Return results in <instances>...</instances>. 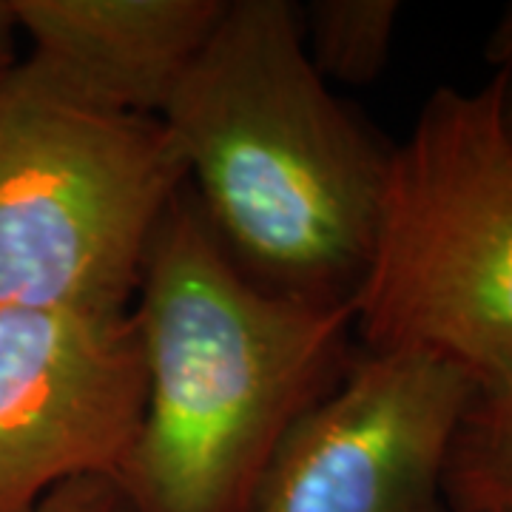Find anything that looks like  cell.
I'll return each instance as SVG.
<instances>
[{
    "instance_id": "5b68a950",
    "label": "cell",
    "mask_w": 512,
    "mask_h": 512,
    "mask_svg": "<svg viewBox=\"0 0 512 512\" xmlns=\"http://www.w3.org/2000/svg\"><path fill=\"white\" fill-rule=\"evenodd\" d=\"M478 387L421 350H365L296 421L248 512H453L447 461Z\"/></svg>"
},
{
    "instance_id": "6da1fadb",
    "label": "cell",
    "mask_w": 512,
    "mask_h": 512,
    "mask_svg": "<svg viewBox=\"0 0 512 512\" xmlns=\"http://www.w3.org/2000/svg\"><path fill=\"white\" fill-rule=\"evenodd\" d=\"M185 188L262 288L348 305L367 274L390 148L308 57L288 0H228L163 111Z\"/></svg>"
},
{
    "instance_id": "3957f363",
    "label": "cell",
    "mask_w": 512,
    "mask_h": 512,
    "mask_svg": "<svg viewBox=\"0 0 512 512\" xmlns=\"http://www.w3.org/2000/svg\"><path fill=\"white\" fill-rule=\"evenodd\" d=\"M512 69L439 86L390 148L367 274L353 296L365 350H421L478 393H512Z\"/></svg>"
},
{
    "instance_id": "52a82bcc",
    "label": "cell",
    "mask_w": 512,
    "mask_h": 512,
    "mask_svg": "<svg viewBox=\"0 0 512 512\" xmlns=\"http://www.w3.org/2000/svg\"><path fill=\"white\" fill-rule=\"evenodd\" d=\"M228 0H9L29 57L106 109L163 117Z\"/></svg>"
},
{
    "instance_id": "4fadbf2b",
    "label": "cell",
    "mask_w": 512,
    "mask_h": 512,
    "mask_svg": "<svg viewBox=\"0 0 512 512\" xmlns=\"http://www.w3.org/2000/svg\"><path fill=\"white\" fill-rule=\"evenodd\" d=\"M504 126H507V131H510V137H512V83H510V92H507V97H504Z\"/></svg>"
},
{
    "instance_id": "30bf717a",
    "label": "cell",
    "mask_w": 512,
    "mask_h": 512,
    "mask_svg": "<svg viewBox=\"0 0 512 512\" xmlns=\"http://www.w3.org/2000/svg\"><path fill=\"white\" fill-rule=\"evenodd\" d=\"M29 512H131V504L114 478H77L43 495Z\"/></svg>"
},
{
    "instance_id": "7a4b0ae2",
    "label": "cell",
    "mask_w": 512,
    "mask_h": 512,
    "mask_svg": "<svg viewBox=\"0 0 512 512\" xmlns=\"http://www.w3.org/2000/svg\"><path fill=\"white\" fill-rule=\"evenodd\" d=\"M131 313L146 370L120 476L131 512H248L282 441L353 362V302L262 288L185 188L151 239Z\"/></svg>"
},
{
    "instance_id": "277c9868",
    "label": "cell",
    "mask_w": 512,
    "mask_h": 512,
    "mask_svg": "<svg viewBox=\"0 0 512 512\" xmlns=\"http://www.w3.org/2000/svg\"><path fill=\"white\" fill-rule=\"evenodd\" d=\"M183 191L160 117L92 103L29 55L0 74V305L131 311Z\"/></svg>"
},
{
    "instance_id": "7c38bea8",
    "label": "cell",
    "mask_w": 512,
    "mask_h": 512,
    "mask_svg": "<svg viewBox=\"0 0 512 512\" xmlns=\"http://www.w3.org/2000/svg\"><path fill=\"white\" fill-rule=\"evenodd\" d=\"M18 63V26L12 18L9 0H0V74Z\"/></svg>"
},
{
    "instance_id": "9c48e42d",
    "label": "cell",
    "mask_w": 512,
    "mask_h": 512,
    "mask_svg": "<svg viewBox=\"0 0 512 512\" xmlns=\"http://www.w3.org/2000/svg\"><path fill=\"white\" fill-rule=\"evenodd\" d=\"M444 493L453 512H512V393H478L453 441Z\"/></svg>"
},
{
    "instance_id": "ba28073f",
    "label": "cell",
    "mask_w": 512,
    "mask_h": 512,
    "mask_svg": "<svg viewBox=\"0 0 512 512\" xmlns=\"http://www.w3.org/2000/svg\"><path fill=\"white\" fill-rule=\"evenodd\" d=\"M399 15L396 0H313L299 23L316 72L328 83H376L390 60Z\"/></svg>"
},
{
    "instance_id": "8fae6325",
    "label": "cell",
    "mask_w": 512,
    "mask_h": 512,
    "mask_svg": "<svg viewBox=\"0 0 512 512\" xmlns=\"http://www.w3.org/2000/svg\"><path fill=\"white\" fill-rule=\"evenodd\" d=\"M487 60L493 63L495 72L512 69V9L504 12V18L498 20V26H495L493 35H490Z\"/></svg>"
},
{
    "instance_id": "8992f818",
    "label": "cell",
    "mask_w": 512,
    "mask_h": 512,
    "mask_svg": "<svg viewBox=\"0 0 512 512\" xmlns=\"http://www.w3.org/2000/svg\"><path fill=\"white\" fill-rule=\"evenodd\" d=\"M146 404L134 313L0 305V512L120 481Z\"/></svg>"
}]
</instances>
